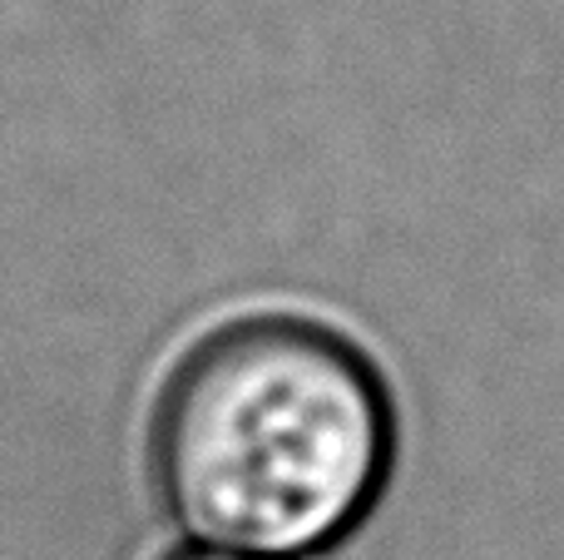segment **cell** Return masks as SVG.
Returning <instances> with one entry per match:
<instances>
[{
  "label": "cell",
  "mask_w": 564,
  "mask_h": 560,
  "mask_svg": "<svg viewBox=\"0 0 564 560\" xmlns=\"http://www.w3.org/2000/svg\"><path fill=\"white\" fill-rule=\"evenodd\" d=\"M164 511L198 546L312 560L361 531L397 466V402L341 327L218 323L174 363L149 422Z\"/></svg>",
  "instance_id": "1"
},
{
  "label": "cell",
  "mask_w": 564,
  "mask_h": 560,
  "mask_svg": "<svg viewBox=\"0 0 564 560\" xmlns=\"http://www.w3.org/2000/svg\"><path fill=\"white\" fill-rule=\"evenodd\" d=\"M164 560H268V556H243V551H218V546H184V551Z\"/></svg>",
  "instance_id": "2"
}]
</instances>
